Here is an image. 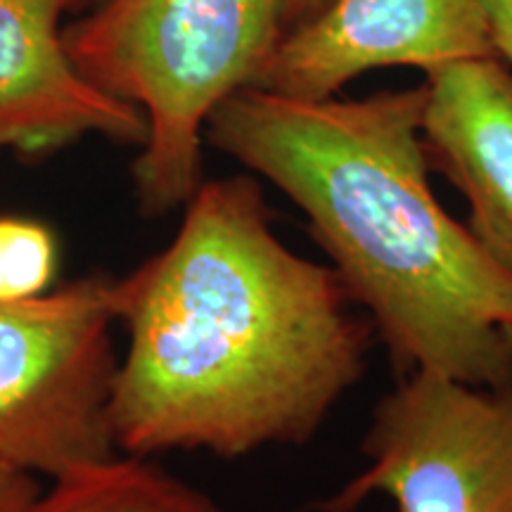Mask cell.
Wrapping results in <instances>:
<instances>
[{
  "label": "cell",
  "instance_id": "6da1fadb",
  "mask_svg": "<svg viewBox=\"0 0 512 512\" xmlns=\"http://www.w3.org/2000/svg\"><path fill=\"white\" fill-rule=\"evenodd\" d=\"M117 451L302 446L366 375L375 328L332 266L275 235L252 176L202 181L174 240L114 280Z\"/></svg>",
  "mask_w": 512,
  "mask_h": 512
},
{
  "label": "cell",
  "instance_id": "7a4b0ae2",
  "mask_svg": "<svg viewBox=\"0 0 512 512\" xmlns=\"http://www.w3.org/2000/svg\"><path fill=\"white\" fill-rule=\"evenodd\" d=\"M427 86L302 100L247 86L204 140L297 204L370 318L396 377L413 370L512 394V273L434 197Z\"/></svg>",
  "mask_w": 512,
  "mask_h": 512
},
{
  "label": "cell",
  "instance_id": "3957f363",
  "mask_svg": "<svg viewBox=\"0 0 512 512\" xmlns=\"http://www.w3.org/2000/svg\"><path fill=\"white\" fill-rule=\"evenodd\" d=\"M283 38V0H100L64 27L76 72L143 112L133 183L145 216L195 195L209 117L259 83Z\"/></svg>",
  "mask_w": 512,
  "mask_h": 512
},
{
  "label": "cell",
  "instance_id": "277c9868",
  "mask_svg": "<svg viewBox=\"0 0 512 512\" xmlns=\"http://www.w3.org/2000/svg\"><path fill=\"white\" fill-rule=\"evenodd\" d=\"M114 280L0 299V460L57 479L117 458Z\"/></svg>",
  "mask_w": 512,
  "mask_h": 512
},
{
  "label": "cell",
  "instance_id": "5b68a950",
  "mask_svg": "<svg viewBox=\"0 0 512 512\" xmlns=\"http://www.w3.org/2000/svg\"><path fill=\"white\" fill-rule=\"evenodd\" d=\"M361 451L366 470L320 512L375 494L399 512H512V394L413 370L375 403Z\"/></svg>",
  "mask_w": 512,
  "mask_h": 512
},
{
  "label": "cell",
  "instance_id": "8992f818",
  "mask_svg": "<svg viewBox=\"0 0 512 512\" xmlns=\"http://www.w3.org/2000/svg\"><path fill=\"white\" fill-rule=\"evenodd\" d=\"M479 57H498L486 0H332L283 38L256 88L325 100L370 69L432 74Z\"/></svg>",
  "mask_w": 512,
  "mask_h": 512
},
{
  "label": "cell",
  "instance_id": "52a82bcc",
  "mask_svg": "<svg viewBox=\"0 0 512 512\" xmlns=\"http://www.w3.org/2000/svg\"><path fill=\"white\" fill-rule=\"evenodd\" d=\"M81 0H0V145L46 155L83 136L143 145V112L76 72L62 17Z\"/></svg>",
  "mask_w": 512,
  "mask_h": 512
},
{
  "label": "cell",
  "instance_id": "ba28073f",
  "mask_svg": "<svg viewBox=\"0 0 512 512\" xmlns=\"http://www.w3.org/2000/svg\"><path fill=\"white\" fill-rule=\"evenodd\" d=\"M425 76L427 162L463 192L467 228L512 273V72L479 57Z\"/></svg>",
  "mask_w": 512,
  "mask_h": 512
},
{
  "label": "cell",
  "instance_id": "9c48e42d",
  "mask_svg": "<svg viewBox=\"0 0 512 512\" xmlns=\"http://www.w3.org/2000/svg\"><path fill=\"white\" fill-rule=\"evenodd\" d=\"M27 512H221L195 486L145 463L112 458L76 475L62 477L43 491Z\"/></svg>",
  "mask_w": 512,
  "mask_h": 512
},
{
  "label": "cell",
  "instance_id": "30bf717a",
  "mask_svg": "<svg viewBox=\"0 0 512 512\" xmlns=\"http://www.w3.org/2000/svg\"><path fill=\"white\" fill-rule=\"evenodd\" d=\"M57 249L41 223L0 216V299H27L53 283Z\"/></svg>",
  "mask_w": 512,
  "mask_h": 512
},
{
  "label": "cell",
  "instance_id": "8fae6325",
  "mask_svg": "<svg viewBox=\"0 0 512 512\" xmlns=\"http://www.w3.org/2000/svg\"><path fill=\"white\" fill-rule=\"evenodd\" d=\"M41 494L36 475L0 460V512H27Z\"/></svg>",
  "mask_w": 512,
  "mask_h": 512
},
{
  "label": "cell",
  "instance_id": "7c38bea8",
  "mask_svg": "<svg viewBox=\"0 0 512 512\" xmlns=\"http://www.w3.org/2000/svg\"><path fill=\"white\" fill-rule=\"evenodd\" d=\"M486 10L496 55L512 67V0H486Z\"/></svg>",
  "mask_w": 512,
  "mask_h": 512
},
{
  "label": "cell",
  "instance_id": "4fadbf2b",
  "mask_svg": "<svg viewBox=\"0 0 512 512\" xmlns=\"http://www.w3.org/2000/svg\"><path fill=\"white\" fill-rule=\"evenodd\" d=\"M332 0H283V22L285 36L318 15Z\"/></svg>",
  "mask_w": 512,
  "mask_h": 512
},
{
  "label": "cell",
  "instance_id": "5bb4252c",
  "mask_svg": "<svg viewBox=\"0 0 512 512\" xmlns=\"http://www.w3.org/2000/svg\"><path fill=\"white\" fill-rule=\"evenodd\" d=\"M505 339H508V347H510V354H512V328L505 330Z\"/></svg>",
  "mask_w": 512,
  "mask_h": 512
},
{
  "label": "cell",
  "instance_id": "9a60e30c",
  "mask_svg": "<svg viewBox=\"0 0 512 512\" xmlns=\"http://www.w3.org/2000/svg\"><path fill=\"white\" fill-rule=\"evenodd\" d=\"M0 150H3V145H0Z\"/></svg>",
  "mask_w": 512,
  "mask_h": 512
},
{
  "label": "cell",
  "instance_id": "2e32d148",
  "mask_svg": "<svg viewBox=\"0 0 512 512\" xmlns=\"http://www.w3.org/2000/svg\"><path fill=\"white\" fill-rule=\"evenodd\" d=\"M95 3H100V0H95Z\"/></svg>",
  "mask_w": 512,
  "mask_h": 512
}]
</instances>
